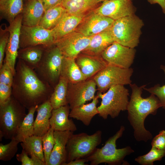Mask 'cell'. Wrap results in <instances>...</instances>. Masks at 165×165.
<instances>
[{"label":"cell","instance_id":"obj_38","mask_svg":"<svg viewBox=\"0 0 165 165\" xmlns=\"http://www.w3.org/2000/svg\"><path fill=\"white\" fill-rule=\"evenodd\" d=\"M9 34L6 27L3 30L1 28L0 36V68L3 63V58L5 50L9 37Z\"/></svg>","mask_w":165,"mask_h":165},{"label":"cell","instance_id":"obj_34","mask_svg":"<svg viewBox=\"0 0 165 165\" xmlns=\"http://www.w3.org/2000/svg\"><path fill=\"white\" fill-rule=\"evenodd\" d=\"M19 142L14 138L9 143L5 145L0 144V160L4 161L10 160L15 156L18 150Z\"/></svg>","mask_w":165,"mask_h":165},{"label":"cell","instance_id":"obj_13","mask_svg":"<svg viewBox=\"0 0 165 165\" xmlns=\"http://www.w3.org/2000/svg\"><path fill=\"white\" fill-rule=\"evenodd\" d=\"M92 36L74 31L56 41L54 45L64 57L75 59L88 46Z\"/></svg>","mask_w":165,"mask_h":165},{"label":"cell","instance_id":"obj_19","mask_svg":"<svg viewBox=\"0 0 165 165\" xmlns=\"http://www.w3.org/2000/svg\"><path fill=\"white\" fill-rule=\"evenodd\" d=\"M70 109L68 105L53 109L50 124L54 131L74 132L77 130L73 121L68 118Z\"/></svg>","mask_w":165,"mask_h":165},{"label":"cell","instance_id":"obj_31","mask_svg":"<svg viewBox=\"0 0 165 165\" xmlns=\"http://www.w3.org/2000/svg\"><path fill=\"white\" fill-rule=\"evenodd\" d=\"M38 106L28 109V112L19 127L14 138L19 142L34 134V115Z\"/></svg>","mask_w":165,"mask_h":165},{"label":"cell","instance_id":"obj_40","mask_svg":"<svg viewBox=\"0 0 165 165\" xmlns=\"http://www.w3.org/2000/svg\"><path fill=\"white\" fill-rule=\"evenodd\" d=\"M152 147L165 150V130L160 131L153 138L151 142Z\"/></svg>","mask_w":165,"mask_h":165},{"label":"cell","instance_id":"obj_32","mask_svg":"<svg viewBox=\"0 0 165 165\" xmlns=\"http://www.w3.org/2000/svg\"><path fill=\"white\" fill-rule=\"evenodd\" d=\"M20 145L28 155H34L45 163L42 137L34 135L26 138Z\"/></svg>","mask_w":165,"mask_h":165},{"label":"cell","instance_id":"obj_36","mask_svg":"<svg viewBox=\"0 0 165 165\" xmlns=\"http://www.w3.org/2000/svg\"><path fill=\"white\" fill-rule=\"evenodd\" d=\"M160 68L163 71L165 75V65H161ZM143 89L151 94L155 95L159 99L161 107L165 109V84L160 86L157 84L149 88L144 87Z\"/></svg>","mask_w":165,"mask_h":165},{"label":"cell","instance_id":"obj_37","mask_svg":"<svg viewBox=\"0 0 165 165\" xmlns=\"http://www.w3.org/2000/svg\"><path fill=\"white\" fill-rule=\"evenodd\" d=\"M14 76L8 65L3 62L0 68V83H3L12 86Z\"/></svg>","mask_w":165,"mask_h":165},{"label":"cell","instance_id":"obj_22","mask_svg":"<svg viewBox=\"0 0 165 165\" xmlns=\"http://www.w3.org/2000/svg\"><path fill=\"white\" fill-rule=\"evenodd\" d=\"M45 11L39 0H28L21 13L22 25L33 26L39 25Z\"/></svg>","mask_w":165,"mask_h":165},{"label":"cell","instance_id":"obj_25","mask_svg":"<svg viewBox=\"0 0 165 165\" xmlns=\"http://www.w3.org/2000/svg\"><path fill=\"white\" fill-rule=\"evenodd\" d=\"M75 59L63 56L62 59L60 76L66 78L69 83H75L87 79L76 64Z\"/></svg>","mask_w":165,"mask_h":165},{"label":"cell","instance_id":"obj_21","mask_svg":"<svg viewBox=\"0 0 165 165\" xmlns=\"http://www.w3.org/2000/svg\"><path fill=\"white\" fill-rule=\"evenodd\" d=\"M53 109L50 100L38 106L34 123V135L42 137L49 130L51 127L50 119Z\"/></svg>","mask_w":165,"mask_h":165},{"label":"cell","instance_id":"obj_23","mask_svg":"<svg viewBox=\"0 0 165 165\" xmlns=\"http://www.w3.org/2000/svg\"><path fill=\"white\" fill-rule=\"evenodd\" d=\"M114 42L110 28L93 36L88 46L81 53L91 55H101L102 52Z\"/></svg>","mask_w":165,"mask_h":165},{"label":"cell","instance_id":"obj_44","mask_svg":"<svg viewBox=\"0 0 165 165\" xmlns=\"http://www.w3.org/2000/svg\"><path fill=\"white\" fill-rule=\"evenodd\" d=\"M151 4H158L161 7L162 11L165 14V0H147Z\"/></svg>","mask_w":165,"mask_h":165},{"label":"cell","instance_id":"obj_14","mask_svg":"<svg viewBox=\"0 0 165 165\" xmlns=\"http://www.w3.org/2000/svg\"><path fill=\"white\" fill-rule=\"evenodd\" d=\"M22 15L17 16L9 26L6 27L9 34L5 50V57L3 62L11 69L13 76L15 74L16 63L20 48V29L22 25Z\"/></svg>","mask_w":165,"mask_h":165},{"label":"cell","instance_id":"obj_9","mask_svg":"<svg viewBox=\"0 0 165 165\" xmlns=\"http://www.w3.org/2000/svg\"><path fill=\"white\" fill-rule=\"evenodd\" d=\"M133 72L131 68H124L108 64L93 79L99 92L104 93L112 86L130 85Z\"/></svg>","mask_w":165,"mask_h":165},{"label":"cell","instance_id":"obj_42","mask_svg":"<svg viewBox=\"0 0 165 165\" xmlns=\"http://www.w3.org/2000/svg\"><path fill=\"white\" fill-rule=\"evenodd\" d=\"M42 3L45 11L61 4L62 0H39Z\"/></svg>","mask_w":165,"mask_h":165},{"label":"cell","instance_id":"obj_12","mask_svg":"<svg viewBox=\"0 0 165 165\" xmlns=\"http://www.w3.org/2000/svg\"><path fill=\"white\" fill-rule=\"evenodd\" d=\"M136 50L114 42L101 53V56L108 64L129 68L133 64Z\"/></svg>","mask_w":165,"mask_h":165},{"label":"cell","instance_id":"obj_39","mask_svg":"<svg viewBox=\"0 0 165 165\" xmlns=\"http://www.w3.org/2000/svg\"><path fill=\"white\" fill-rule=\"evenodd\" d=\"M12 96V86L0 83V105L6 102Z\"/></svg>","mask_w":165,"mask_h":165},{"label":"cell","instance_id":"obj_28","mask_svg":"<svg viewBox=\"0 0 165 165\" xmlns=\"http://www.w3.org/2000/svg\"><path fill=\"white\" fill-rule=\"evenodd\" d=\"M23 0H0V16L9 24L22 12Z\"/></svg>","mask_w":165,"mask_h":165},{"label":"cell","instance_id":"obj_5","mask_svg":"<svg viewBox=\"0 0 165 165\" xmlns=\"http://www.w3.org/2000/svg\"><path fill=\"white\" fill-rule=\"evenodd\" d=\"M143 21L134 14L115 20L110 30L115 42L134 48L139 43Z\"/></svg>","mask_w":165,"mask_h":165},{"label":"cell","instance_id":"obj_6","mask_svg":"<svg viewBox=\"0 0 165 165\" xmlns=\"http://www.w3.org/2000/svg\"><path fill=\"white\" fill-rule=\"evenodd\" d=\"M129 95L128 90L123 85L112 86L105 93L98 92L97 95L101 100L97 107L98 115L105 119L109 116L112 118L118 117L121 111L127 110Z\"/></svg>","mask_w":165,"mask_h":165},{"label":"cell","instance_id":"obj_17","mask_svg":"<svg viewBox=\"0 0 165 165\" xmlns=\"http://www.w3.org/2000/svg\"><path fill=\"white\" fill-rule=\"evenodd\" d=\"M73 132L54 131V145L47 165H64L67 162L66 145Z\"/></svg>","mask_w":165,"mask_h":165},{"label":"cell","instance_id":"obj_16","mask_svg":"<svg viewBox=\"0 0 165 165\" xmlns=\"http://www.w3.org/2000/svg\"><path fill=\"white\" fill-rule=\"evenodd\" d=\"M94 10L86 15L75 31L86 36H92L111 27L114 20Z\"/></svg>","mask_w":165,"mask_h":165},{"label":"cell","instance_id":"obj_1","mask_svg":"<svg viewBox=\"0 0 165 165\" xmlns=\"http://www.w3.org/2000/svg\"><path fill=\"white\" fill-rule=\"evenodd\" d=\"M12 96L28 109L50 99L54 89L41 80L35 70L18 59L15 67Z\"/></svg>","mask_w":165,"mask_h":165},{"label":"cell","instance_id":"obj_35","mask_svg":"<svg viewBox=\"0 0 165 165\" xmlns=\"http://www.w3.org/2000/svg\"><path fill=\"white\" fill-rule=\"evenodd\" d=\"M54 131L50 127L48 131L42 137V147L46 165H48L54 145Z\"/></svg>","mask_w":165,"mask_h":165},{"label":"cell","instance_id":"obj_26","mask_svg":"<svg viewBox=\"0 0 165 165\" xmlns=\"http://www.w3.org/2000/svg\"><path fill=\"white\" fill-rule=\"evenodd\" d=\"M99 3L97 0H62L61 5L68 13L83 14L96 8Z\"/></svg>","mask_w":165,"mask_h":165},{"label":"cell","instance_id":"obj_30","mask_svg":"<svg viewBox=\"0 0 165 165\" xmlns=\"http://www.w3.org/2000/svg\"><path fill=\"white\" fill-rule=\"evenodd\" d=\"M68 83L66 78L60 76L49 99L53 109L68 105L67 99Z\"/></svg>","mask_w":165,"mask_h":165},{"label":"cell","instance_id":"obj_20","mask_svg":"<svg viewBox=\"0 0 165 165\" xmlns=\"http://www.w3.org/2000/svg\"><path fill=\"white\" fill-rule=\"evenodd\" d=\"M86 14H74L66 13L57 25L51 29L55 42L75 31Z\"/></svg>","mask_w":165,"mask_h":165},{"label":"cell","instance_id":"obj_33","mask_svg":"<svg viewBox=\"0 0 165 165\" xmlns=\"http://www.w3.org/2000/svg\"><path fill=\"white\" fill-rule=\"evenodd\" d=\"M165 156V150L152 147L147 154L136 158L135 161L141 165H153V162L160 160Z\"/></svg>","mask_w":165,"mask_h":165},{"label":"cell","instance_id":"obj_18","mask_svg":"<svg viewBox=\"0 0 165 165\" xmlns=\"http://www.w3.org/2000/svg\"><path fill=\"white\" fill-rule=\"evenodd\" d=\"M75 60L87 79L94 77L108 64L101 55L94 56L80 53Z\"/></svg>","mask_w":165,"mask_h":165},{"label":"cell","instance_id":"obj_8","mask_svg":"<svg viewBox=\"0 0 165 165\" xmlns=\"http://www.w3.org/2000/svg\"><path fill=\"white\" fill-rule=\"evenodd\" d=\"M102 132L96 131L89 135L85 133L73 134L66 145L67 163L84 158L91 155L100 145L102 140Z\"/></svg>","mask_w":165,"mask_h":165},{"label":"cell","instance_id":"obj_29","mask_svg":"<svg viewBox=\"0 0 165 165\" xmlns=\"http://www.w3.org/2000/svg\"><path fill=\"white\" fill-rule=\"evenodd\" d=\"M66 13L61 4L50 9L45 11L38 25L47 29H52Z\"/></svg>","mask_w":165,"mask_h":165},{"label":"cell","instance_id":"obj_27","mask_svg":"<svg viewBox=\"0 0 165 165\" xmlns=\"http://www.w3.org/2000/svg\"><path fill=\"white\" fill-rule=\"evenodd\" d=\"M43 46H36L20 49L17 58L23 60L34 69L41 60L46 48Z\"/></svg>","mask_w":165,"mask_h":165},{"label":"cell","instance_id":"obj_2","mask_svg":"<svg viewBox=\"0 0 165 165\" xmlns=\"http://www.w3.org/2000/svg\"><path fill=\"white\" fill-rule=\"evenodd\" d=\"M130 86L132 93L127 109L128 119L134 129L135 139L138 141L146 142L152 138V136L145 128V120L149 115L156 114L157 109L161 107V105L154 95L151 94L146 98L142 97L143 90L146 85L139 87L135 83H131Z\"/></svg>","mask_w":165,"mask_h":165},{"label":"cell","instance_id":"obj_4","mask_svg":"<svg viewBox=\"0 0 165 165\" xmlns=\"http://www.w3.org/2000/svg\"><path fill=\"white\" fill-rule=\"evenodd\" d=\"M26 108L12 96L0 105V140L4 138L12 139L27 114Z\"/></svg>","mask_w":165,"mask_h":165},{"label":"cell","instance_id":"obj_41","mask_svg":"<svg viewBox=\"0 0 165 165\" xmlns=\"http://www.w3.org/2000/svg\"><path fill=\"white\" fill-rule=\"evenodd\" d=\"M16 158L22 165H35L32 158L29 157L28 154L23 149L21 153L16 155Z\"/></svg>","mask_w":165,"mask_h":165},{"label":"cell","instance_id":"obj_11","mask_svg":"<svg viewBox=\"0 0 165 165\" xmlns=\"http://www.w3.org/2000/svg\"><path fill=\"white\" fill-rule=\"evenodd\" d=\"M97 87L93 79L75 83L68 82L67 99L70 110L92 100L95 96Z\"/></svg>","mask_w":165,"mask_h":165},{"label":"cell","instance_id":"obj_15","mask_svg":"<svg viewBox=\"0 0 165 165\" xmlns=\"http://www.w3.org/2000/svg\"><path fill=\"white\" fill-rule=\"evenodd\" d=\"M94 10L115 20L135 14L136 9L132 0H107Z\"/></svg>","mask_w":165,"mask_h":165},{"label":"cell","instance_id":"obj_3","mask_svg":"<svg viewBox=\"0 0 165 165\" xmlns=\"http://www.w3.org/2000/svg\"><path fill=\"white\" fill-rule=\"evenodd\" d=\"M125 130V127L121 126L115 134L107 140L103 147L97 148L86 158L90 165H98L103 163L111 165L127 164L124 159L126 156L134 152V150L129 146L117 148L116 145L117 140L122 137Z\"/></svg>","mask_w":165,"mask_h":165},{"label":"cell","instance_id":"obj_10","mask_svg":"<svg viewBox=\"0 0 165 165\" xmlns=\"http://www.w3.org/2000/svg\"><path fill=\"white\" fill-rule=\"evenodd\" d=\"M55 42L52 30L38 25L28 26L22 25L20 29V48L36 46H50Z\"/></svg>","mask_w":165,"mask_h":165},{"label":"cell","instance_id":"obj_43","mask_svg":"<svg viewBox=\"0 0 165 165\" xmlns=\"http://www.w3.org/2000/svg\"><path fill=\"white\" fill-rule=\"evenodd\" d=\"M88 162L86 158L77 159L66 163L64 165H86Z\"/></svg>","mask_w":165,"mask_h":165},{"label":"cell","instance_id":"obj_24","mask_svg":"<svg viewBox=\"0 0 165 165\" xmlns=\"http://www.w3.org/2000/svg\"><path fill=\"white\" fill-rule=\"evenodd\" d=\"M98 99L97 95L91 102L71 109L69 117L81 121L85 126L89 125L94 117L98 114L97 107L99 102Z\"/></svg>","mask_w":165,"mask_h":165},{"label":"cell","instance_id":"obj_45","mask_svg":"<svg viewBox=\"0 0 165 165\" xmlns=\"http://www.w3.org/2000/svg\"><path fill=\"white\" fill-rule=\"evenodd\" d=\"M97 0L99 2H103L107 0Z\"/></svg>","mask_w":165,"mask_h":165},{"label":"cell","instance_id":"obj_7","mask_svg":"<svg viewBox=\"0 0 165 165\" xmlns=\"http://www.w3.org/2000/svg\"><path fill=\"white\" fill-rule=\"evenodd\" d=\"M63 56L55 45L46 47L40 62L35 69L39 78L53 89L60 75Z\"/></svg>","mask_w":165,"mask_h":165}]
</instances>
